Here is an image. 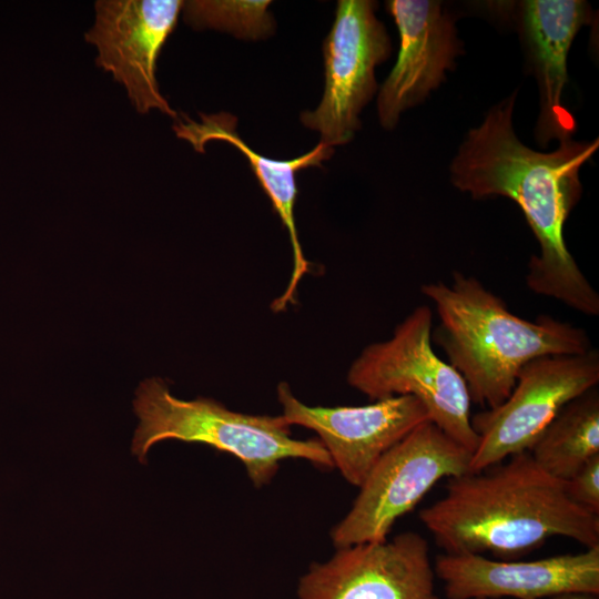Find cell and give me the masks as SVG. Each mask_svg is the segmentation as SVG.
Returning a JSON list of instances; mask_svg holds the SVG:
<instances>
[{
  "mask_svg": "<svg viewBox=\"0 0 599 599\" xmlns=\"http://www.w3.org/2000/svg\"><path fill=\"white\" fill-rule=\"evenodd\" d=\"M445 495L419 511L445 554L510 560L552 537L599 546V515L575 504L565 481L541 469L529 451L447 479Z\"/></svg>",
  "mask_w": 599,
  "mask_h": 599,
  "instance_id": "7a4b0ae2",
  "label": "cell"
},
{
  "mask_svg": "<svg viewBox=\"0 0 599 599\" xmlns=\"http://www.w3.org/2000/svg\"><path fill=\"white\" fill-rule=\"evenodd\" d=\"M537 465L562 481L599 455V392L569 402L528 450Z\"/></svg>",
  "mask_w": 599,
  "mask_h": 599,
  "instance_id": "2e32d148",
  "label": "cell"
},
{
  "mask_svg": "<svg viewBox=\"0 0 599 599\" xmlns=\"http://www.w3.org/2000/svg\"><path fill=\"white\" fill-rule=\"evenodd\" d=\"M428 541L404 531L392 539L337 548L300 578L298 599H439Z\"/></svg>",
  "mask_w": 599,
  "mask_h": 599,
  "instance_id": "9c48e42d",
  "label": "cell"
},
{
  "mask_svg": "<svg viewBox=\"0 0 599 599\" xmlns=\"http://www.w3.org/2000/svg\"><path fill=\"white\" fill-rule=\"evenodd\" d=\"M133 409L139 419L131 453L142 464L163 440L203 444L236 457L252 484L260 488L276 475L282 460L304 459L332 469V459L317 438L296 439L282 416L231 410L206 397H175L165 380L144 379L135 390Z\"/></svg>",
  "mask_w": 599,
  "mask_h": 599,
  "instance_id": "277c9868",
  "label": "cell"
},
{
  "mask_svg": "<svg viewBox=\"0 0 599 599\" xmlns=\"http://www.w3.org/2000/svg\"><path fill=\"white\" fill-rule=\"evenodd\" d=\"M386 7L397 26L400 48L379 89L377 111L382 126L392 130L406 109L423 102L445 80L461 45L439 1L390 0Z\"/></svg>",
  "mask_w": 599,
  "mask_h": 599,
  "instance_id": "4fadbf2b",
  "label": "cell"
},
{
  "mask_svg": "<svg viewBox=\"0 0 599 599\" xmlns=\"http://www.w3.org/2000/svg\"><path fill=\"white\" fill-rule=\"evenodd\" d=\"M433 311L420 305L384 342L366 346L352 363L348 384L373 400L414 396L429 418L469 449L478 437L470 424V397L461 375L433 348Z\"/></svg>",
  "mask_w": 599,
  "mask_h": 599,
  "instance_id": "5b68a950",
  "label": "cell"
},
{
  "mask_svg": "<svg viewBox=\"0 0 599 599\" xmlns=\"http://www.w3.org/2000/svg\"><path fill=\"white\" fill-rule=\"evenodd\" d=\"M420 291L439 317L433 343L464 378L470 402L486 409L505 402L529 361L592 348L582 327L547 315L524 319L479 280L461 272L451 273L450 284L426 283Z\"/></svg>",
  "mask_w": 599,
  "mask_h": 599,
  "instance_id": "3957f363",
  "label": "cell"
},
{
  "mask_svg": "<svg viewBox=\"0 0 599 599\" xmlns=\"http://www.w3.org/2000/svg\"><path fill=\"white\" fill-rule=\"evenodd\" d=\"M370 0H339L323 43L324 91L314 111L301 122L333 148L348 143L361 128L359 113L377 90L375 69L392 52L384 24Z\"/></svg>",
  "mask_w": 599,
  "mask_h": 599,
  "instance_id": "ba28073f",
  "label": "cell"
},
{
  "mask_svg": "<svg viewBox=\"0 0 599 599\" xmlns=\"http://www.w3.org/2000/svg\"><path fill=\"white\" fill-rule=\"evenodd\" d=\"M282 416L292 425L315 432L333 467L359 487L379 458L414 428L430 420L414 396H393L363 406H308L287 383L277 386Z\"/></svg>",
  "mask_w": 599,
  "mask_h": 599,
  "instance_id": "30bf717a",
  "label": "cell"
},
{
  "mask_svg": "<svg viewBox=\"0 0 599 599\" xmlns=\"http://www.w3.org/2000/svg\"><path fill=\"white\" fill-rule=\"evenodd\" d=\"M552 599H596L595 595L590 593H565L560 596L552 597Z\"/></svg>",
  "mask_w": 599,
  "mask_h": 599,
  "instance_id": "d6986e66",
  "label": "cell"
},
{
  "mask_svg": "<svg viewBox=\"0 0 599 599\" xmlns=\"http://www.w3.org/2000/svg\"><path fill=\"white\" fill-rule=\"evenodd\" d=\"M565 489L575 504L599 515V455L566 480Z\"/></svg>",
  "mask_w": 599,
  "mask_h": 599,
  "instance_id": "ac0fdd59",
  "label": "cell"
},
{
  "mask_svg": "<svg viewBox=\"0 0 599 599\" xmlns=\"http://www.w3.org/2000/svg\"><path fill=\"white\" fill-rule=\"evenodd\" d=\"M448 599H544L599 593V546L530 561L443 554L434 564Z\"/></svg>",
  "mask_w": 599,
  "mask_h": 599,
  "instance_id": "7c38bea8",
  "label": "cell"
},
{
  "mask_svg": "<svg viewBox=\"0 0 599 599\" xmlns=\"http://www.w3.org/2000/svg\"><path fill=\"white\" fill-rule=\"evenodd\" d=\"M181 0H99L85 41L98 49L97 64L121 83L139 113L156 109L176 119L161 94L156 62L174 31Z\"/></svg>",
  "mask_w": 599,
  "mask_h": 599,
  "instance_id": "8fae6325",
  "label": "cell"
},
{
  "mask_svg": "<svg viewBox=\"0 0 599 599\" xmlns=\"http://www.w3.org/2000/svg\"><path fill=\"white\" fill-rule=\"evenodd\" d=\"M471 455L432 420L418 425L379 458L358 487L351 509L331 531L336 549L387 539L397 519L440 479L468 473Z\"/></svg>",
  "mask_w": 599,
  "mask_h": 599,
  "instance_id": "8992f818",
  "label": "cell"
},
{
  "mask_svg": "<svg viewBox=\"0 0 599 599\" xmlns=\"http://www.w3.org/2000/svg\"><path fill=\"white\" fill-rule=\"evenodd\" d=\"M195 121L182 113L174 119L172 126L179 139L187 141L192 148L204 153V146L211 141H223L238 150L248 164L270 199L273 210L286 229L293 254V270L284 293L271 305L274 312H282L294 302V295L302 277L309 272V263L305 258L295 224V202L297 199L296 173L301 170L321 166L334 152L321 142L311 151L291 159L275 160L257 153L237 132V119L227 113H199Z\"/></svg>",
  "mask_w": 599,
  "mask_h": 599,
  "instance_id": "5bb4252c",
  "label": "cell"
},
{
  "mask_svg": "<svg viewBox=\"0 0 599 599\" xmlns=\"http://www.w3.org/2000/svg\"><path fill=\"white\" fill-rule=\"evenodd\" d=\"M515 100L516 92L468 131L450 164L451 183L474 200L500 195L518 204L539 244V254L528 262L527 286L598 316L599 295L568 251L564 226L582 193L580 169L597 151L599 140L568 138L551 152L535 151L515 133Z\"/></svg>",
  "mask_w": 599,
  "mask_h": 599,
  "instance_id": "6da1fadb",
  "label": "cell"
},
{
  "mask_svg": "<svg viewBox=\"0 0 599 599\" xmlns=\"http://www.w3.org/2000/svg\"><path fill=\"white\" fill-rule=\"evenodd\" d=\"M599 383V352L548 355L522 366L509 396L495 408L471 416L478 437L469 471H479L528 451L544 429L572 399Z\"/></svg>",
  "mask_w": 599,
  "mask_h": 599,
  "instance_id": "52a82bcc",
  "label": "cell"
},
{
  "mask_svg": "<svg viewBox=\"0 0 599 599\" xmlns=\"http://www.w3.org/2000/svg\"><path fill=\"white\" fill-rule=\"evenodd\" d=\"M267 0H193L183 3L184 21L195 29H214L241 40L270 37L275 22Z\"/></svg>",
  "mask_w": 599,
  "mask_h": 599,
  "instance_id": "e0dca14e",
  "label": "cell"
},
{
  "mask_svg": "<svg viewBox=\"0 0 599 599\" xmlns=\"http://www.w3.org/2000/svg\"><path fill=\"white\" fill-rule=\"evenodd\" d=\"M591 19L580 0H528L520 2L519 22L540 94L536 139L545 145L571 138L576 122L562 103L568 81L567 59L580 28Z\"/></svg>",
  "mask_w": 599,
  "mask_h": 599,
  "instance_id": "9a60e30c",
  "label": "cell"
}]
</instances>
